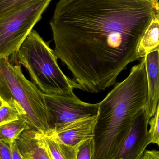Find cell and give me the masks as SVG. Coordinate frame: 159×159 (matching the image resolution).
<instances>
[{
  "label": "cell",
  "mask_w": 159,
  "mask_h": 159,
  "mask_svg": "<svg viewBox=\"0 0 159 159\" xmlns=\"http://www.w3.org/2000/svg\"><path fill=\"white\" fill-rule=\"evenodd\" d=\"M141 159H159V150H145Z\"/></svg>",
  "instance_id": "19"
},
{
  "label": "cell",
  "mask_w": 159,
  "mask_h": 159,
  "mask_svg": "<svg viewBox=\"0 0 159 159\" xmlns=\"http://www.w3.org/2000/svg\"><path fill=\"white\" fill-rule=\"evenodd\" d=\"M12 159H25L23 157L16 143H15L12 146Z\"/></svg>",
  "instance_id": "20"
},
{
  "label": "cell",
  "mask_w": 159,
  "mask_h": 159,
  "mask_svg": "<svg viewBox=\"0 0 159 159\" xmlns=\"http://www.w3.org/2000/svg\"><path fill=\"white\" fill-rule=\"evenodd\" d=\"M92 139H89L84 141L77 147V159H92Z\"/></svg>",
  "instance_id": "16"
},
{
  "label": "cell",
  "mask_w": 159,
  "mask_h": 159,
  "mask_svg": "<svg viewBox=\"0 0 159 159\" xmlns=\"http://www.w3.org/2000/svg\"><path fill=\"white\" fill-rule=\"evenodd\" d=\"M31 129L27 120L23 118L0 126V141L12 147L21 134L27 130Z\"/></svg>",
  "instance_id": "12"
},
{
  "label": "cell",
  "mask_w": 159,
  "mask_h": 159,
  "mask_svg": "<svg viewBox=\"0 0 159 159\" xmlns=\"http://www.w3.org/2000/svg\"><path fill=\"white\" fill-rule=\"evenodd\" d=\"M33 0H0V15L20 5Z\"/></svg>",
  "instance_id": "17"
},
{
  "label": "cell",
  "mask_w": 159,
  "mask_h": 159,
  "mask_svg": "<svg viewBox=\"0 0 159 159\" xmlns=\"http://www.w3.org/2000/svg\"><path fill=\"white\" fill-rule=\"evenodd\" d=\"M52 0H33L0 15V58L15 55Z\"/></svg>",
  "instance_id": "5"
},
{
  "label": "cell",
  "mask_w": 159,
  "mask_h": 159,
  "mask_svg": "<svg viewBox=\"0 0 159 159\" xmlns=\"http://www.w3.org/2000/svg\"><path fill=\"white\" fill-rule=\"evenodd\" d=\"M0 126L20 118L26 120L25 111L13 98L7 101L0 98Z\"/></svg>",
  "instance_id": "13"
},
{
  "label": "cell",
  "mask_w": 159,
  "mask_h": 159,
  "mask_svg": "<svg viewBox=\"0 0 159 159\" xmlns=\"http://www.w3.org/2000/svg\"><path fill=\"white\" fill-rule=\"evenodd\" d=\"M16 143L25 159H52L44 135L37 131L25 130Z\"/></svg>",
  "instance_id": "10"
},
{
  "label": "cell",
  "mask_w": 159,
  "mask_h": 159,
  "mask_svg": "<svg viewBox=\"0 0 159 159\" xmlns=\"http://www.w3.org/2000/svg\"><path fill=\"white\" fill-rule=\"evenodd\" d=\"M44 96L54 131L80 119L98 116L99 113V103L85 102L75 94L66 96L44 93Z\"/></svg>",
  "instance_id": "6"
},
{
  "label": "cell",
  "mask_w": 159,
  "mask_h": 159,
  "mask_svg": "<svg viewBox=\"0 0 159 159\" xmlns=\"http://www.w3.org/2000/svg\"><path fill=\"white\" fill-rule=\"evenodd\" d=\"M144 109L135 119L113 159H141L146 148L151 143L148 130L150 120L147 118Z\"/></svg>",
  "instance_id": "7"
},
{
  "label": "cell",
  "mask_w": 159,
  "mask_h": 159,
  "mask_svg": "<svg viewBox=\"0 0 159 159\" xmlns=\"http://www.w3.org/2000/svg\"><path fill=\"white\" fill-rule=\"evenodd\" d=\"M0 98H13L26 114L31 129L45 136L54 133V126L47 107L44 93L22 73L20 65L0 58Z\"/></svg>",
  "instance_id": "4"
},
{
  "label": "cell",
  "mask_w": 159,
  "mask_h": 159,
  "mask_svg": "<svg viewBox=\"0 0 159 159\" xmlns=\"http://www.w3.org/2000/svg\"><path fill=\"white\" fill-rule=\"evenodd\" d=\"M147 94L144 57L132 68L129 76L99 102L92 138V159H114L135 119L145 107Z\"/></svg>",
  "instance_id": "2"
},
{
  "label": "cell",
  "mask_w": 159,
  "mask_h": 159,
  "mask_svg": "<svg viewBox=\"0 0 159 159\" xmlns=\"http://www.w3.org/2000/svg\"><path fill=\"white\" fill-rule=\"evenodd\" d=\"M1 159H12V147L9 145L0 141Z\"/></svg>",
  "instance_id": "18"
},
{
  "label": "cell",
  "mask_w": 159,
  "mask_h": 159,
  "mask_svg": "<svg viewBox=\"0 0 159 159\" xmlns=\"http://www.w3.org/2000/svg\"><path fill=\"white\" fill-rule=\"evenodd\" d=\"M159 48V11L147 25L138 48L139 58L145 57Z\"/></svg>",
  "instance_id": "11"
},
{
  "label": "cell",
  "mask_w": 159,
  "mask_h": 159,
  "mask_svg": "<svg viewBox=\"0 0 159 159\" xmlns=\"http://www.w3.org/2000/svg\"><path fill=\"white\" fill-rule=\"evenodd\" d=\"M148 130L151 143L157 145L159 148V101L156 113L149 121Z\"/></svg>",
  "instance_id": "15"
},
{
  "label": "cell",
  "mask_w": 159,
  "mask_h": 159,
  "mask_svg": "<svg viewBox=\"0 0 159 159\" xmlns=\"http://www.w3.org/2000/svg\"><path fill=\"white\" fill-rule=\"evenodd\" d=\"M98 116L80 119L64 125L55 130L52 135L62 143L78 147L84 141L93 138Z\"/></svg>",
  "instance_id": "8"
},
{
  "label": "cell",
  "mask_w": 159,
  "mask_h": 159,
  "mask_svg": "<svg viewBox=\"0 0 159 159\" xmlns=\"http://www.w3.org/2000/svg\"><path fill=\"white\" fill-rule=\"evenodd\" d=\"M159 0H59L49 24L55 49L81 79L104 86L116 83L138 48Z\"/></svg>",
  "instance_id": "1"
},
{
  "label": "cell",
  "mask_w": 159,
  "mask_h": 159,
  "mask_svg": "<svg viewBox=\"0 0 159 159\" xmlns=\"http://www.w3.org/2000/svg\"><path fill=\"white\" fill-rule=\"evenodd\" d=\"M44 138L52 159H77V147L62 143L53 135H44Z\"/></svg>",
  "instance_id": "14"
},
{
  "label": "cell",
  "mask_w": 159,
  "mask_h": 159,
  "mask_svg": "<svg viewBox=\"0 0 159 159\" xmlns=\"http://www.w3.org/2000/svg\"><path fill=\"white\" fill-rule=\"evenodd\" d=\"M148 94L145 111L150 120L155 115L159 101V48L145 57Z\"/></svg>",
  "instance_id": "9"
},
{
  "label": "cell",
  "mask_w": 159,
  "mask_h": 159,
  "mask_svg": "<svg viewBox=\"0 0 159 159\" xmlns=\"http://www.w3.org/2000/svg\"><path fill=\"white\" fill-rule=\"evenodd\" d=\"M15 55L44 93L68 96L75 94L74 89H79L77 82L61 70L55 51L36 31L30 33Z\"/></svg>",
  "instance_id": "3"
}]
</instances>
